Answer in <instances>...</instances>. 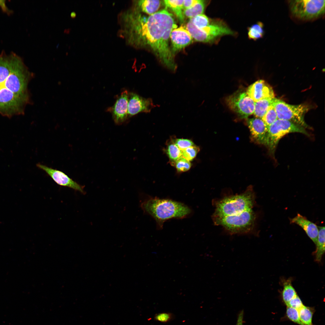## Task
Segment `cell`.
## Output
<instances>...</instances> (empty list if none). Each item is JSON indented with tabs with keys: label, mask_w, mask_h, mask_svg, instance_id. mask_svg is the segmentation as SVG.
<instances>
[{
	"label": "cell",
	"mask_w": 325,
	"mask_h": 325,
	"mask_svg": "<svg viewBox=\"0 0 325 325\" xmlns=\"http://www.w3.org/2000/svg\"><path fill=\"white\" fill-rule=\"evenodd\" d=\"M211 20L212 19L209 18L206 15L203 14L190 18L189 20L196 27L201 29L209 26Z\"/></svg>",
	"instance_id": "484cf974"
},
{
	"label": "cell",
	"mask_w": 325,
	"mask_h": 325,
	"mask_svg": "<svg viewBox=\"0 0 325 325\" xmlns=\"http://www.w3.org/2000/svg\"><path fill=\"white\" fill-rule=\"evenodd\" d=\"M129 94L127 90L123 91L113 106L110 109L113 119L117 125L122 124L128 118Z\"/></svg>",
	"instance_id": "7c38bea8"
},
{
	"label": "cell",
	"mask_w": 325,
	"mask_h": 325,
	"mask_svg": "<svg viewBox=\"0 0 325 325\" xmlns=\"http://www.w3.org/2000/svg\"><path fill=\"white\" fill-rule=\"evenodd\" d=\"M183 1L184 0L164 1L166 7L170 9L174 13L181 23L184 22L185 17L183 14Z\"/></svg>",
	"instance_id": "d6986e66"
},
{
	"label": "cell",
	"mask_w": 325,
	"mask_h": 325,
	"mask_svg": "<svg viewBox=\"0 0 325 325\" xmlns=\"http://www.w3.org/2000/svg\"><path fill=\"white\" fill-rule=\"evenodd\" d=\"M243 311H241L239 313L236 325H243Z\"/></svg>",
	"instance_id": "8d00e7d4"
},
{
	"label": "cell",
	"mask_w": 325,
	"mask_h": 325,
	"mask_svg": "<svg viewBox=\"0 0 325 325\" xmlns=\"http://www.w3.org/2000/svg\"><path fill=\"white\" fill-rule=\"evenodd\" d=\"M170 39L171 51L174 55L176 52L191 43L193 39L189 32L183 26L174 29L171 33Z\"/></svg>",
	"instance_id": "9a60e30c"
},
{
	"label": "cell",
	"mask_w": 325,
	"mask_h": 325,
	"mask_svg": "<svg viewBox=\"0 0 325 325\" xmlns=\"http://www.w3.org/2000/svg\"><path fill=\"white\" fill-rule=\"evenodd\" d=\"M161 4L159 0H141L137 3V9L150 15L157 12Z\"/></svg>",
	"instance_id": "ac0fdd59"
},
{
	"label": "cell",
	"mask_w": 325,
	"mask_h": 325,
	"mask_svg": "<svg viewBox=\"0 0 325 325\" xmlns=\"http://www.w3.org/2000/svg\"><path fill=\"white\" fill-rule=\"evenodd\" d=\"M294 132L309 135L305 128L287 120L278 119L268 126L266 146L270 152L274 153L279 141L283 137L288 133Z\"/></svg>",
	"instance_id": "9c48e42d"
},
{
	"label": "cell",
	"mask_w": 325,
	"mask_h": 325,
	"mask_svg": "<svg viewBox=\"0 0 325 325\" xmlns=\"http://www.w3.org/2000/svg\"><path fill=\"white\" fill-rule=\"evenodd\" d=\"M246 92L255 102L266 98H274L272 88L263 80H258L250 85Z\"/></svg>",
	"instance_id": "2e32d148"
},
{
	"label": "cell",
	"mask_w": 325,
	"mask_h": 325,
	"mask_svg": "<svg viewBox=\"0 0 325 325\" xmlns=\"http://www.w3.org/2000/svg\"><path fill=\"white\" fill-rule=\"evenodd\" d=\"M199 0H184L183 2V10L190 8L194 6Z\"/></svg>",
	"instance_id": "836d02e7"
},
{
	"label": "cell",
	"mask_w": 325,
	"mask_h": 325,
	"mask_svg": "<svg viewBox=\"0 0 325 325\" xmlns=\"http://www.w3.org/2000/svg\"><path fill=\"white\" fill-rule=\"evenodd\" d=\"M255 200L252 188H248L242 193L225 197L217 202L213 217L236 215L252 209Z\"/></svg>",
	"instance_id": "277c9868"
},
{
	"label": "cell",
	"mask_w": 325,
	"mask_h": 325,
	"mask_svg": "<svg viewBox=\"0 0 325 325\" xmlns=\"http://www.w3.org/2000/svg\"><path fill=\"white\" fill-rule=\"evenodd\" d=\"M0 7L3 11L8 14H9L12 13L11 11L6 6L5 0H0Z\"/></svg>",
	"instance_id": "d590c367"
},
{
	"label": "cell",
	"mask_w": 325,
	"mask_h": 325,
	"mask_svg": "<svg viewBox=\"0 0 325 325\" xmlns=\"http://www.w3.org/2000/svg\"><path fill=\"white\" fill-rule=\"evenodd\" d=\"M272 105L278 119L289 121L305 128H308L304 120L305 115L309 109L308 106L291 105L275 98L272 100Z\"/></svg>",
	"instance_id": "ba28073f"
},
{
	"label": "cell",
	"mask_w": 325,
	"mask_h": 325,
	"mask_svg": "<svg viewBox=\"0 0 325 325\" xmlns=\"http://www.w3.org/2000/svg\"><path fill=\"white\" fill-rule=\"evenodd\" d=\"M170 318L169 315L168 314L165 313L159 314L155 317L157 320L162 322H165L167 321Z\"/></svg>",
	"instance_id": "e575fe53"
},
{
	"label": "cell",
	"mask_w": 325,
	"mask_h": 325,
	"mask_svg": "<svg viewBox=\"0 0 325 325\" xmlns=\"http://www.w3.org/2000/svg\"><path fill=\"white\" fill-rule=\"evenodd\" d=\"M36 165L39 168L45 171L58 185L69 187L83 194L86 193L84 190V186L79 184L63 172L39 163Z\"/></svg>",
	"instance_id": "8fae6325"
},
{
	"label": "cell",
	"mask_w": 325,
	"mask_h": 325,
	"mask_svg": "<svg viewBox=\"0 0 325 325\" xmlns=\"http://www.w3.org/2000/svg\"><path fill=\"white\" fill-rule=\"evenodd\" d=\"M297 295L291 281H287L285 282L283 284V289L282 292V298L285 304L287 303Z\"/></svg>",
	"instance_id": "cb8c5ba5"
},
{
	"label": "cell",
	"mask_w": 325,
	"mask_h": 325,
	"mask_svg": "<svg viewBox=\"0 0 325 325\" xmlns=\"http://www.w3.org/2000/svg\"><path fill=\"white\" fill-rule=\"evenodd\" d=\"M286 305L287 307H291L298 310L304 306L302 301L298 295Z\"/></svg>",
	"instance_id": "d6a6232c"
},
{
	"label": "cell",
	"mask_w": 325,
	"mask_h": 325,
	"mask_svg": "<svg viewBox=\"0 0 325 325\" xmlns=\"http://www.w3.org/2000/svg\"><path fill=\"white\" fill-rule=\"evenodd\" d=\"M247 123L253 139L258 143L266 146L268 126L262 119L257 117L248 119Z\"/></svg>",
	"instance_id": "4fadbf2b"
},
{
	"label": "cell",
	"mask_w": 325,
	"mask_h": 325,
	"mask_svg": "<svg viewBox=\"0 0 325 325\" xmlns=\"http://www.w3.org/2000/svg\"><path fill=\"white\" fill-rule=\"evenodd\" d=\"M206 5L205 1L199 0L193 6L183 10V14L185 17L190 19L198 15L203 14Z\"/></svg>",
	"instance_id": "7402d4cb"
},
{
	"label": "cell",
	"mask_w": 325,
	"mask_h": 325,
	"mask_svg": "<svg viewBox=\"0 0 325 325\" xmlns=\"http://www.w3.org/2000/svg\"><path fill=\"white\" fill-rule=\"evenodd\" d=\"M318 234L316 244V249L314 253L315 255V261L320 262L325 252V227L318 226Z\"/></svg>",
	"instance_id": "ffe728a7"
},
{
	"label": "cell",
	"mask_w": 325,
	"mask_h": 325,
	"mask_svg": "<svg viewBox=\"0 0 325 325\" xmlns=\"http://www.w3.org/2000/svg\"><path fill=\"white\" fill-rule=\"evenodd\" d=\"M278 119L276 112L272 105L268 108L262 119L265 123L269 126Z\"/></svg>",
	"instance_id": "83f0119b"
},
{
	"label": "cell",
	"mask_w": 325,
	"mask_h": 325,
	"mask_svg": "<svg viewBox=\"0 0 325 325\" xmlns=\"http://www.w3.org/2000/svg\"><path fill=\"white\" fill-rule=\"evenodd\" d=\"M286 315L293 322L300 325H304L300 320L298 310L287 307L286 309Z\"/></svg>",
	"instance_id": "4dcf8cb0"
},
{
	"label": "cell",
	"mask_w": 325,
	"mask_h": 325,
	"mask_svg": "<svg viewBox=\"0 0 325 325\" xmlns=\"http://www.w3.org/2000/svg\"><path fill=\"white\" fill-rule=\"evenodd\" d=\"M121 22L128 43L149 46L163 65L175 71L177 65L169 45L171 33L177 27L172 14L163 9L147 17L134 9L123 13Z\"/></svg>",
	"instance_id": "6da1fadb"
},
{
	"label": "cell",
	"mask_w": 325,
	"mask_h": 325,
	"mask_svg": "<svg viewBox=\"0 0 325 325\" xmlns=\"http://www.w3.org/2000/svg\"><path fill=\"white\" fill-rule=\"evenodd\" d=\"M186 28L196 41L212 44L217 43L223 36L236 34L224 22L219 19H212L209 26L201 29L196 27L189 20Z\"/></svg>",
	"instance_id": "5b68a950"
},
{
	"label": "cell",
	"mask_w": 325,
	"mask_h": 325,
	"mask_svg": "<svg viewBox=\"0 0 325 325\" xmlns=\"http://www.w3.org/2000/svg\"><path fill=\"white\" fill-rule=\"evenodd\" d=\"M300 319L304 325H312L313 312L310 308L304 305L298 310Z\"/></svg>",
	"instance_id": "d4e9b609"
},
{
	"label": "cell",
	"mask_w": 325,
	"mask_h": 325,
	"mask_svg": "<svg viewBox=\"0 0 325 325\" xmlns=\"http://www.w3.org/2000/svg\"><path fill=\"white\" fill-rule=\"evenodd\" d=\"M34 75L16 54H0V115L10 118L24 114L32 104L28 85Z\"/></svg>",
	"instance_id": "7a4b0ae2"
},
{
	"label": "cell",
	"mask_w": 325,
	"mask_h": 325,
	"mask_svg": "<svg viewBox=\"0 0 325 325\" xmlns=\"http://www.w3.org/2000/svg\"><path fill=\"white\" fill-rule=\"evenodd\" d=\"M140 206L145 214L155 220L157 228H162L163 223L173 218L182 219L189 216L192 210L187 206L169 199H160L139 193Z\"/></svg>",
	"instance_id": "3957f363"
},
{
	"label": "cell",
	"mask_w": 325,
	"mask_h": 325,
	"mask_svg": "<svg viewBox=\"0 0 325 325\" xmlns=\"http://www.w3.org/2000/svg\"><path fill=\"white\" fill-rule=\"evenodd\" d=\"M226 101L229 108L241 119L247 118L253 113L255 102L246 91L240 89L228 97Z\"/></svg>",
	"instance_id": "30bf717a"
},
{
	"label": "cell",
	"mask_w": 325,
	"mask_h": 325,
	"mask_svg": "<svg viewBox=\"0 0 325 325\" xmlns=\"http://www.w3.org/2000/svg\"><path fill=\"white\" fill-rule=\"evenodd\" d=\"M153 106L151 99L143 98L135 93H131L129 94L128 116H133L141 112H149Z\"/></svg>",
	"instance_id": "5bb4252c"
},
{
	"label": "cell",
	"mask_w": 325,
	"mask_h": 325,
	"mask_svg": "<svg viewBox=\"0 0 325 325\" xmlns=\"http://www.w3.org/2000/svg\"><path fill=\"white\" fill-rule=\"evenodd\" d=\"M213 217L215 224L223 226L231 234L249 233L252 229L255 219L252 209L236 215Z\"/></svg>",
	"instance_id": "8992f818"
},
{
	"label": "cell",
	"mask_w": 325,
	"mask_h": 325,
	"mask_svg": "<svg viewBox=\"0 0 325 325\" xmlns=\"http://www.w3.org/2000/svg\"><path fill=\"white\" fill-rule=\"evenodd\" d=\"M289 220L290 223L296 224L301 227L315 245L316 244L318 229L316 224L299 213Z\"/></svg>",
	"instance_id": "e0dca14e"
},
{
	"label": "cell",
	"mask_w": 325,
	"mask_h": 325,
	"mask_svg": "<svg viewBox=\"0 0 325 325\" xmlns=\"http://www.w3.org/2000/svg\"><path fill=\"white\" fill-rule=\"evenodd\" d=\"M174 142L181 151L194 145L193 143L191 141L187 139H177Z\"/></svg>",
	"instance_id": "1f68e13d"
},
{
	"label": "cell",
	"mask_w": 325,
	"mask_h": 325,
	"mask_svg": "<svg viewBox=\"0 0 325 325\" xmlns=\"http://www.w3.org/2000/svg\"><path fill=\"white\" fill-rule=\"evenodd\" d=\"M166 152L169 159L173 162H175L178 158L182 156L181 151L174 142L168 144Z\"/></svg>",
	"instance_id": "4316f807"
},
{
	"label": "cell",
	"mask_w": 325,
	"mask_h": 325,
	"mask_svg": "<svg viewBox=\"0 0 325 325\" xmlns=\"http://www.w3.org/2000/svg\"><path fill=\"white\" fill-rule=\"evenodd\" d=\"M273 98H266L255 102L253 114L255 117L262 118L269 107L272 105Z\"/></svg>",
	"instance_id": "44dd1931"
},
{
	"label": "cell",
	"mask_w": 325,
	"mask_h": 325,
	"mask_svg": "<svg viewBox=\"0 0 325 325\" xmlns=\"http://www.w3.org/2000/svg\"><path fill=\"white\" fill-rule=\"evenodd\" d=\"M289 8L293 16L303 20H310L324 14V0H289Z\"/></svg>",
	"instance_id": "52a82bcc"
},
{
	"label": "cell",
	"mask_w": 325,
	"mask_h": 325,
	"mask_svg": "<svg viewBox=\"0 0 325 325\" xmlns=\"http://www.w3.org/2000/svg\"><path fill=\"white\" fill-rule=\"evenodd\" d=\"M175 162L176 168L178 172H186L191 167L190 161L182 156Z\"/></svg>",
	"instance_id": "f1b7e54d"
},
{
	"label": "cell",
	"mask_w": 325,
	"mask_h": 325,
	"mask_svg": "<svg viewBox=\"0 0 325 325\" xmlns=\"http://www.w3.org/2000/svg\"><path fill=\"white\" fill-rule=\"evenodd\" d=\"M264 25L261 22H258L248 28V38L254 40L262 38L264 34Z\"/></svg>",
	"instance_id": "603a6c76"
},
{
	"label": "cell",
	"mask_w": 325,
	"mask_h": 325,
	"mask_svg": "<svg viewBox=\"0 0 325 325\" xmlns=\"http://www.w3.org/2000/svg\"><path fill=\"white\" fill-rule=\"evenodd\" d=\"M199 148L193 145L181 151L182 156L189 161L192 160L199 151Z\"/></svg>",
	"instance_id": "f546056e"
}]
</instances>
